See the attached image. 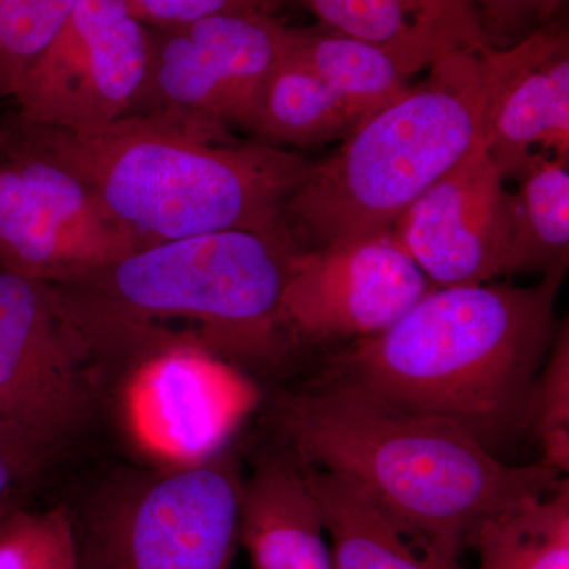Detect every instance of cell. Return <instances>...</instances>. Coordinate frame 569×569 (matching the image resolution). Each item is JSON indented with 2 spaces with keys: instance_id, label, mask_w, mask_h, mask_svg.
Returning <instances> with one entry per match:
<instances>
[{
  "instance_id": "cell-25",
  "label": "cell",
  "mask_w": 569,
  "mask_h": 569,
  "mask_svg": "<svg viewBox=\"0 0 569 569\" xmlns=\"http://www.w3.org/2000/svg\"><path fill=\"white\" fill-rule=\"evenodd\" d=\"M477 14L481 39L507 48L556 20L563 0H467Z\"/></svg>"
},
{
  "instance_id": "cell-23",
  "label": "cell",
  "mask_w": 569,
  "mask_h": 569,
  "mask_svg": "<svg viewBox=\"0 0 569 569\" xmlns=\"http://www.w3.org/2000/svg\"><path fill=\"white\" fill-rule=\"evenodd\" d=\"M80 0H0V99L54 40Z\"/></svg>"
},
{
  "instance_id": "cell-26",
  "label": "cell",
  "mask_w": 569,
  "mask_h": 569,
  "mask_svg": "<svg viewBox=\"0 0 569 569\" xmlns=\"http://www.w3.org/2000/svg\"><path fill=\"white\" fill-rule=\"evenodd\" d=\"M56 445L0 422V519L13 508L21 486L36 473Z\"/></svg>"
},
{
  "instance_id": "cell-8",
  "label": "cell",
  "mask_w": 569,
  "mask_h": 569,
  "mask_svg": "<svg viewBox=\"0 0 569 569\" xmlns=\"http://www.w3.org/2000/svg\"><path fill=\"white\" fill-rule=\"evenodd\" d=\"M148 62L149 28L126 0H80L11 97L20 126L102 130L132 110Z\"/></svg>"
},
{
  "instance_id": "cell-2",
  "label": "cell",
  "mask_w": 569,
  "mask_h": 569,
  "mask_svg": "<svg viewBox=\"0 0 569 569\" xmlns=\"http://www.w3.org/2000/svg\"><path fill=\"white\" fill-rule=\"evenodd\" d=\"M274 422L302 466L362 486L458 560L486 519L561 478L542 460L509 466L447 419L326 381L277 395Z\"/></svg>"
},
{
  "instance_id": "cell-13",
  "label": "cell",
  "mask_w": 569,
  "mask_h": 569,
  "mask_svg": "<svg viewBox=\"0 0 569 569\" xmlns=\"http://www.w3.org/2000/svg\"><path fill=\"white\" fill-rule=\"evenodd\" d=\"M149 347L126 392L133 436L173 466L212 458L244 410V387L194 339Z\"/></svg>"
},
{
  "instance_id": "cell-11",
  "label": "cell",
  "mask_w": 569,
  "mask_h": 569,
  "mask_svg": "<svg viewBox=\"0 0 569 569\" xmlns=\"http://www.w3.org/2000/svg\"><path fill=\"white\" fill-rule=\"evenodd\" d=\"M391 234L288 257L284 331L307 343L381 335L432 290Z\"/></svg>"
},
{
  "instance_id": "cell-5",
  "label": "cell",
  "mask_w": 569,
  "mask_h": 569,
  "mask_svg": "<svg viewBox=\"0 0 569 569\" xmlns=\"http://www.w3.org/2000/svg\"><path fill=\"white\" fill-rule=\"evenodd\" d=\"M290 236L244 230L190 236L52 284L86 335L187 321L212 353L268 359L282 346ZM51 284V283H50Z\"/></svg>"
},
{
  "instance_id": "cell-3",
  "label": "cell",
  "mask_w": 569,
  "mask_h": 569,
  "mask_svg": "<svg viewBox=\"0 0 569 569\" xmlns=\"http://www.w3.org/2000/svg\"><path fill=\"white\" fill-rule=\"evenodd\" d=\"M17 138L80 178L137 250L227 230L290 236L283 204L309 167L276 146L141 112L92 133L20 126Z\"/></svg>"
},
{
  "instance_id": "cell-22",
  "label": "cell",
  "mask_w": 569,
  "mask_h": 569,
  "mask_svg": "<svg viewBox=\"0 0 569 569\" xmlns=\"http://www.w3.org/2000/svg\"><path fill=\"white\" fill-rule=\"evenodd\" d=\"M0 569H80L69 509H11L0 519Z\"/></svg>"
},
{
  "instance_id": "cell-27",
  "label": "cell",
  "mask_w": 569,
  "mask_h": 569,
  "mask_svg": "<svg viewBox=\"0 0 569 569\" xmlns=\"http://www.w3.org/2000/svg\"><path fill=\"white\" fill-rule=\"evenodd\" d=\"M130 11L149 28H168L216 14L272 13L277 0H126Z\"/></svg>"
},
{
  "instance_id": "cell-28",
  "label": "cell",
  "mask_w": 569,
  "mask_h": 569,
  "mask_svg": "<svg viewBox=\"0 0 569 569\" xmlns=\"http://www.w3.org/2000/svg\"><path fill=\"white\" fill-rule=\"evenodd\" d=\"M0 144H2V134H0Z\"/></svg>"
},
{
  "instance_id": "cell-7",
  "label": "cell",
  "mask_w": 569,
  "mask_h": 569,
  "mask_svg": "<svg viewBox=\"0 0 569 569\" xmlns=\"http://www.w3.org/2000/svg\"><path fill=\"white\" fill-rule=\"evenodd\" d=\"M287 32L268 11L149 28L148 71L130 112L252 134Z\"/></svg>"
},
{
  "instance_id": "cell-24",
  "label": "cell",
  "mask_w": 569,
  "mask_h": 569,
  "mask_svg": "<svg viewBox=\"0 0 569 569\" xmlns=\"http://www.w3.org/2000/svg\"><path fill=\"white\" fill-rule=\"evenodd\" d=\"M527 432L542 449V462L569 470V328L560 323L556 340L531 392Z\"/></svg>"
},
{
  "instance_id": "cell-20",
  "label": "cell",
  "mask_w": 569,
  "mask_h": 569,
  "mask_svg": "<svg viewBox=\"0 0 569 569\" xmlns=\"http://www.w3.org/2000/svg\"><path fill=\"white\" fill-rule=\"evenodd\" d=\"M512 263L518 272L567 271L569 261V173L567 160L533 153L511 176Z\"/></svg>"
},
{
  "instance_id": "cell-10",
  "label": "cell",
  "mask_w": 569,
  "mask_h": 569,
  "mask_svg": "<svg viewBox=\"0 0 569 569\" xmlns=\"http://www.w3.org/2000/svg\"><path fill=\"white\" fill-rule=\"evenodd\" d=\"M93 347L52 284L0 268V422L62 443L93 403Z\"/></svg>"
},
{
  "instance_id": "cell-17",
  "label": "cell",
  "mask_w": 569,
  "mask_h": 569,
  "mask_svg": "<svg viewBox=\"0 0 569 569\" xmlns=\"http://www.w3.org/2000/svg\"><path fill=\"white\" fill-rule=\"evenodd\" d=\"M241 545L254 569H335L316 497L290 452L258 460L242 482Z\"/></svg>"
},
{
  "instance_id": "cell-18",
  "label": "cell",
  "mask_w": 569,
  "mask_h": 569,
  "mask_svg": "<svg viewBox=\"0 0 569 569\" xmlns=\"http://www.w3.org/2000/svg\"><path fill=\"white\" fill-rule=\"evenodd\" d=\"M361 118L295 50L290 28L266 78L252 137L264 144L310 148L346 140Z\"/></svg>"
},
{
  "instance_id": "cell-6",
  "label": "cell",
  "mask_w": 569,
  "mask_h": 569,
  "mask_svg": "<svg viewBox=\"0 0 569 569\" xmlns=\"http://www.w3.org/2000/svg\"><path fill=\"white\" fill-rule=\"evenodd\" d=\"M241 492L222 452L114 486L73 519L80 569H231Z\"/></svg>"
},
{
  "instance_id": "cell-12",
  "label": "cell",
  "mask_w": 569,
  "mask_h": 569,
  "mask_svg": "<svg viewBox=\"0 0 569 569\" xmlns=\"http://www.w3.org/2000/svg\"><path fill=\"white\" fill-rule=\"evenodd\" d=\"M481 140L397 219L391 236L433 288L511 274V192Z\"/></svg>"
},
{
  "instance_id": "cell-4",
  "label": "cell",
  "mask_w": 569,
  "mask_h": 569,
  "mask_svg": "<svg viewBox=\"0 0 569 569\" xmlns=\"http://www.w3.org/2000/svg\"><path fill=\"white\" fill-rule=\"evenodd\" d=\"M427 80L309 163L283 204L284 230L310 249L391 234L403 211L482 140L485 88L475 48L448 52Z\"/></svg>"
},
{
  "instance_id": "cell-9",
  "label": "cell",
  "mask_w": 569,
  "mask_h": 569,
  "mask_svg": "<svg viewBox=\"0 0 569 569\" xmlns=\"http://www.w3.org/2000/svg\"><path fill=\"white\" fill-rule=\"evenodd\" d=\"M80 178L21 140L0 144V268L51 284L134 252Z\"/></svg>"
},
{
  "instance_id": "cell-21",
  "label": "cell",
  "mask_w": 569,
  "mask_h": 569,
  "mask_svg": "<svg viewBox=\"0 0 569 569\" xmlns=\"http://www.w3.org/2000/svg\"><path fill=\"white\" fill-rule=\"evenodd\" d=\"M295 50L361 118L408 91L407 74L387 51L329 29H290Z\"/></svg>"
},
{
  "instance_id": "cell-16",
  "label": "cell",
  "mask_w": 569,
  "mask_h": 569,
  "mask_svg": "<svg viewBox=\"0 0 569 569\" xmlns=\"http://www.w3.org/2000/svg\"><path fill=\"white\" fill-rule=\"evenodd\" d=\"M302 470L325 522L335 569H460L458 559L362 486L321 468Z\"/></svg>"
},
{
  "instance_id": "cell-1",
  "label": "cell",
  "mask_w": 569,
  "mask_h": 569,
  "mask_svg": "<svg viewBox=\"0 0 569 569\" xmlns=\"http://www.w3.org/2000/svg\"><path fill=\"white\" fill-rule=\"evenodd\" d=\"M567 271L537 284L432 288L387 331L359 340L326 383L447 419L496 452L527 432Z\"/></svg>"
},
{
  "instance_id": "cell-19",
  "label": "cell",
  "mask_w": 569,
  "mask_h": 569,
  "mask_svg": "<svg viewBox=\"0 0 569 569\" xmlns=\"http://www.w3.org/2000/svg\"><path fill=\"white\" fill-rule=\"evenodd\" d=\"M478 569H569V481L522 498L479 526Z\"/></svg>"
},
{
  "instance_id": "cell-15",
  "label": "cell",
  "mask_w": 569,
  "mask_h": 569,
  "mask_svg": "<svg viewBox=\"0 0 569 569\" xmlns=\"http://www.w3.org/2000/svg\"><path fill=\"white\" fill-rule=\"evenodd\" d=\"M321 28L376 44L407 77L485 43L467 0H295Z\"/></svg>"
},
{
  "instance_id": "cell-14",
  "label": "cell",
  "mask_w": 569,
  "mask_h": 569,
  "mask_svg": "<svg viewBox=\"0 0 569 569\" xmlns=\"http://www.w3.org/2000/svg\"><path fill=\"white\" fill-rule=\"evenodd\" d=\"M482 141L511 178L533 153L569 157V36L559 20L507 48L479 43Z\"/></svg>"
}]
</instances>
